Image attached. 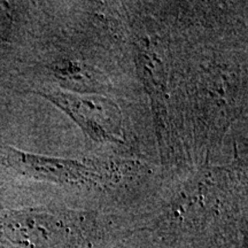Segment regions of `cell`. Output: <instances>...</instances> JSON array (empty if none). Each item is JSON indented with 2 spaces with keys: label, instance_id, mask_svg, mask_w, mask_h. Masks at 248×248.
I'll use <instances>...</instances> for the list:
<instances>
[{
  "label": "cell",
  "instance_id": "cell-1",
  "mask_svg": "<svg viewBox=\"0 0 248 248\" xmlns=\"http://www.w3.org/2000/svg\"><path fill=\"white\" fill-rule=\"evenodd\" d=\"M9 155L14 166L42 177L58 179V181H71V179L82 178L85 171V168L82 164L73 161L46 159V157L35 156L15 150H12Z\"/></svg>",
  "mask_w": 248,
  "mask_h": 248
}]
</instances>
